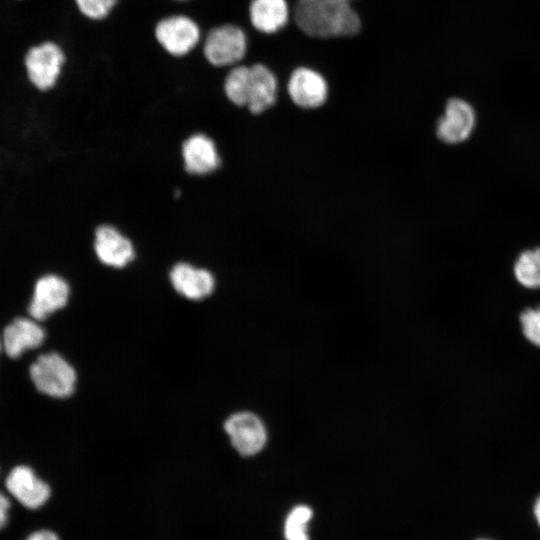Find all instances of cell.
I'll list each match as a JSON object with an SVG mask.
<instances>
[{"label":"cell","mask_w":540,"mask_h":540,"mask_svg":"<svg viewBox=\"0 0 540 540\" xmlns=\"http://www.w3.org/2000/svg\"><path fill=\"white\" fill-rule=\"evenodd\" d=\"M356 0H293L292 23L314 39L349 38L362 30Z\"/></svg>","instance_id":"1"},{"label":"cell","mask_w":540,"mask_h":540,"mask_svg":"<svg viewBox=\"0 0 540 540\" xmlns=\"http://www.w3.org/2000/svg\"><path fill=\"white\" fill-rule=\"evenodd\" d=\"M28 374L36 391L47 398L64 401L75 393L77 371L70 360L57 350L36 352Z\"/></svg>","instance_id":"2"},{"label":"cell","mask_w":540,"mask_h":540,"mask_svg":"<svg viewBox=\"0 0 540 540\" xmlns=\"http://www.w3.org/2000/svg\"><path fill=\"white\" fill-rule=\"evenodd\" d=\"M0 489L29 510L40 509L52 496L51 485L27 464L15 465L4 477Z\"/></svg>","instance_id":"3"},{"label":"cell","mask_w":540,"mask_h":540,"mask_svg":"<svg viewBox=\"0 0 540 540\" xmlns=\"http://www.w3.org/2000/svg\"><path fill=\"white\" fill-rule=\"evenodd\" d=\"M290 101L303 110H315L326 104L330 96V84L319 70L299 65L292 69L285 81Z\"/></svg>","instance_id":"4"},{"label":"cell","mask_w":540,"mask_h":540,"mask_svg":"<svg viewBox=\"0 0 540 540\" xmlns=\"http://www.w3.org/2000/svg\"><path fill=\"white\" fill-rule=\"evenodd\" d=\"M70 286L57 274L40 276L32 285L26 313L33 319L45 323L62 311L69 303Z\"/></svg>","instance_id":"5"},{"label":"cell","mask_w":540,"mask_h":540,"mask_svg":"<svg viewBox=\"0 0 540 540\" xmlns=\"http://www.w3.org/2000/svg\"><path fill=\"white\" fill-rule=\"evenodd\" d=\"M3 354L17 360L30 352L40 351L47 340L44 323L27 314L19 315L9 321L1 330Z\"/></svg>","instance_id":"6"},{"label":"cell","mask_w":540,"mask_h":540,"mask_svg":"<svg viewBox=\"0 0 540 540\" xmlns=\"http://www.w3.org/2000/svg\"><path fill=\"white\" fill-rule=\"evenodd\" d=\"M248 37L234 24H225L211 30L206 37L204 55L214 66L236 65L246 56Z\"/></svg>","instance_id":"7"},{"label":"cell","mask_w":540,"mask_h":540,"mask_svg":"<svg viewBox=\"0 0 540 540\" xmlns=\"http://www.w3.org/2000/svg\"><path fill=\"white\" fill-rule=\"evenodd\" d=\"M234 449L242 456H253L267 444L268 434L263 421L254 413L240 411L232 414L224 423Z\"/></svg>","instance_id":"8"},{"label":"cell","mask_w":540,"mask_h":540,"mask_svg":"<svg viewBox=\"0 0 540 540\" xmlns=\"http://www.w3.org/2000/svg\"><path fill=\"white\" fill-rule=\"evenodd\" d=\"M64 61L62 49L53 42L32 47L25 57L30 81L43 91L52 88L58 80Z\"/></svg>","instance_id":"9"},{"label":"cell","mask_w":540,"mask_h":540,"mask_svg":"<svg viewBox=\"0 0 540 540\" xmlns=\"http://www.w3.org/2000/svg\"><path fill=\"white\" fill-rule=\"evenodd\" d=\"M476 124V114L470 103L459 97L447 100L443 115L436 124L438 138L448 144L467 140Z\"/></svg>","instance_id":"10"},{"label":"cell","mask_w":540,"mask_h":540,"mask_svg":"<svg viewBox=\"0 0 540 540\" xmlns=\"http://www.w3.org/2000/svg\"><path fill=\"white\" fill-rule=\"evenodd\" d=\"M155 36L168 53L174 56H183L198 43L200 30L191 18L184 15H174L158 22Z\"/></svg>","instance_id":"11"},{"label":"cell","mask_w":540,"mask_h":540,"mask_svg":"<svg viewBox=\"0 0 540 540\" xmlns=\"http://www.w3.org/2000/svg\"><path fill=\"white\" fill-rule=\"evenodd\" d=\"M279 78L264 62L250 65V85L246 107L252 114H261L273 107L278 98Z\"/></svg>","instance_id":"12"},{"label":"cell","mask_w":540,"mask_h":540,"mask_svg":"<svg viewBox=\"0 0 540 540\" xmlns=\"http://www.w3.org/2000/svg\"><path fill=\"white\" fill-rule=\"evenodd\" d=\"M248 17L257 32L275 35L290 24L291 4L288 0H251Z\"/></svg>","instance_id":"13"},{"label":"cell","mask_w":540,"mask_h":540,"mask_svg":"<svg viewBox=\"0 0 540 540\" xmlns=\"http://www.w3.org/2000/svg\"><path fill=\"white\" fill-rule=\"evenodd\" d=\"M94 250L103 264L114 268H123L134 258L130 240L110 225L99 226L96 230Z\"/></svg>","instance_id":"14"},{"label":"cell","mask_w":540,"mask_h":540,"mask_svg":"<svg viewBox=\"0 0 540 540\" xmlns=\"http://www.w3.org/2000/svg\"><path fill=\"white\" fill-rule=\"evenodd\" d=\"M173 288L190 300H201L209 296L215 287L213 275L205 269L188 263L176 264L170 272Z\"/></svg>","instance_id":"15"},{"label":"cell","mask_w":540,"mask_h":540,"mask_svg":"<svg viewBox=\"0 0 540 540\" xmlns=\"http://www.w3.org/2000/svg\"><path fill=\"white\" fill-rule=\"evenodd\" d=\"M182 157L186 170L196 175L211 173L220 164L214 142L204 134H194L183 143Z\"/></svg>","instance_id":"16"},{"label":"cell","mask_w":540,"mask_h":540,"mask_svg":"<svg viewBox=\"0 0 540 540\" xmlns=\"http://www.w3.org/2000/svg\"><path fill=\"white\" fill-rule=\"evenodd\" d=\"M516 280L527 288H540V247L523 251L514 264Z\"/></svg>","instance_id":"17"},{"label":"cell","mask_w":540,"mask_h":540,"mask_svg":"<svg viewBox=\"0 0 540 540\" xmlns=\"http://www.w3.org/2000/svg\"><path fill=\"white\" fill-rule=\"evenodd\" d=\"M250 85V66L236 65L227 74L224 91L227 98L236 106L246 107Z\"/></svg>","instance_id":"18"},{"label":"cell","mask_w":540,"mask_h":540,"mask_svg":"<svg viewBox=\"0 0 540 540\" xmlns=\"http://www.w3.org/2000/svg\"><path fill=\"white\" fill-rule=\"evenodd\" d=\"M313 517L312 509L304 504L293 507L284 523L285 540H310L308 525Z\"/></svg>","instance_id":"19"},{"label":"cell","mask_w":540,"mask_h":540,"mask_svg":"<svg viewBox=\"0 0 540 540\" xmlns=\"http://www.w3.org/2000/svg\"><path fill=\"white\" fill-rule=\"evenodd\" d=\"M79 10L88 18L99 20L106 17L117 0H75Z\"/></svg>","instance_id":"20"},{"label":"cell","mask_w":540,"mask_h":540,"mask_svg":"<svg viewBox=\"0 0 540 540\" xmlns=\"http://www.w3.org/2000/svg\"><path fill=\"white\" fill-rule=\"evenodd\" d=\"M525 337L540 347V308L527 309L520 316Z\"/></svg>","instance_id":"21"},{"label":"cell","mask_w":540,"mask_h":540,"mask_svg":"<svg viewBox=\"0 0 540 540\" xmlns=\"http://www.w3.org/2000/svg\"><path fill=\"white\" fill-rule=\"evenodd\" d=\"M12 504L13 499L4 490L0 489V530L7 524Z\"/></svg>","instance_id":"22"},{"label":"cell","mask_w":540,"mask_h":540,"mask_svg":"<svg viewBox=\"0 0 540 540\" xmlns=\"http://www.w3.org/2000/svg\"><path fill=\"white\" fill-rule=\"evenodd\" d=\"M25 540H61L59 535L48 528L38 529L30 533Z\"/></svg>","instance_id":"23"},{"label":"cell","mask_w":540,"mask_h":540,"mask_svg":"<svg viewBox=\"0 0 540 540\" xmlns=\"http://www.w3.org/2000/svg\"><path fill=\"white\" fill-rule=\"evenodd\" d=\"M535 519L540 527V496L536 499L533 507Z\"/></svg>","instance_id":"24"},{"label":"cell","mask_w":540,"mask_h":540,"mask_svg":"<svg viewBox=\"0 0 540 540\" xmlns=\"http://www.w3.org/2000/svg\"><path fill=\"white\" fill-rule=\"evenodd\" d=\"M3 354V345H2V339H1V333H0V357Z\"/></svg>","instance_id":"25"},{"label":"cell","mask_w":540,"mask_h":540,"mask_svg":"<svg viewBox=\"0 0 540 540\" xmlns=\"http://www.w3.org/2000/svg\"><path fill=\"white\" fill-rule=\"evenodd\" d=\"M478 540H489V539H478Z\"/></svg>","instance_id":"26"},{"label":"cell","mask_w":540,"mask_h":540,"mask_svg":"<svg viewBox=\"0 0 540 540\" xmlns=\"http://www.w3.org/2000/svg\"><path fill=\"white\" fill-rule=\"evenodd\" d=\"M356 1H358V0H356ZM356 1H355V2H356Z\"/></svg>","instance_id":"27"}]
</instances>
